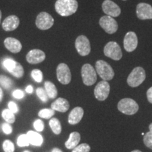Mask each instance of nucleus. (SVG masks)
Segmentation results:
<instances>
[{"label": "nucleus", "mask_w": 152, "mask_h": 152, "mask_svg": "<svg viewBox=\"0 0 152 152\" xmlns=\"http://www.w3.org/2000/svg\"><path fill=\"white\" fill-rule=\"evenodd\" d=\"M78 8L77 0H57L55 10L60 16L66 17L75 14Z\"/></svg>", "instance_id": "nucleus-1"}, {"label": "nucleus", "mask_w": 152, "mask_h": 152, "mask_svg": "<svg viewBox=\"0 0 152 152\" xmlns=\"http://www.w3.org/2000/svg\"><path fill=\"white\" fill-rule=\"evenodd\" d=\"M95 67L96 73L99 74L101 78L103 79V80L109 81L113 78L115 75L114 71L107 62L103 60H99L95 64Z\"/></svg>", "instance_id": "nucleus-2"}, {"label": "nucleus", "mask_w": 152, "mask_h": 152, "mask_svg": "<svg viewBox=\"0 0 152 152\" xmlns=\"http://www.w3.org/2000/svg\"><path fill=\"white\" fill-rule=\"evenodd\" d=\"M146 78V73L143 68L136 67L128 75L127 82L129 86L136 87L140 85Z\"/></svg>", "instance_id": "nucleus-3"}, {"label": "nucleus", "mask_w": 152, "mask_h": 152, "mask_svg": "<svg viewBox=\"0 0 152 152\" xmlns=\"http://www.w3.org/2000/svg\"><path fill=\"white\" fill-rule=\"evenodd\" d=\"M118 109L126 115H133L138 111L139 106L135 101L132 99L125 98L118 102Z\"/></svg>", "instance_id": "nucleus-4"}, {"label": "nucleus", "mask_w": 152, "mask_h": 152, "mask_svg": "<svg viewBox=\"0 0 152 152\" xmlns=\"http://www.w3.org/2000/svg\"><path fill=\"white\" fill-rule=\"evenodd\" d=\"M81 75L83 83L87 86H92L96 83L97 76L96 71L90 64H84L81 69Z\"/></svg>", "instance_id": "nucleus-5"}, {"label": "nucleus", "mask_w": 152, "mask_h": 152, "mask_svg": "<svg viewBox=\"0 0 152 152\" xmlns=\"http://www.w3.org/2000/svg\"><path fill=\"white\" fill-rule=\"evenodd\" d=\"M104 53L106 56L115 61L121 60L123 56L121 47L117 42L113 41L109 42L106 44L104 48Z\"/></svg>", "instance_id": "nucleus-6"}, {"label": "nucleus", "mask_w": 152, "mask_h": 152, "mask_svg": "<svg viewBox=\"0 0 152 152\" xmlns=\"http://www.w3.org/2000/svg\"><path fill=\"white\" fill-rule=\"evenodd\" d=\"M54 23V19L47 12L39 13L36 18L35 24L38 29L46 30L50 29Z\"/></svg>", "instance_id": "nucleus-7"}, {"label": "nucleus", "mask_w": 152, "mask_h": 152, "mask_svg": "<svg viewBox=\"0 0 152 152\" xmlns=\"http://www.w3.org/2000/svg\"><path fill=\"white\" fill-rule=\"evenodd\" d=\"M75 47L77 53L82 56H87L91 52L90 40L85 35H80L76 38Z\"/></svg>", "instance_id": "nucleus-8"}, {"label": "nucleus", "mask_w": 152, "mask_h": 152, "mask_svg": "<svg viewBox=\"0 0 152 152\" xmlns=\"http://www.w3.org/2000/svg\"><path fill=\"white\" fill-rule=\"evenodd\" d=\"M101 28L103 29L106 33L113 34L118 29V24L116 20L113 17L109 16H102L99 21Z\"/></svg>", "instance_id": "nucleus-9"}, {"label": "nucleus", "mask_w": 152, "mask_h": 152, "mask_svg": "<svg viewBox=\"0 0 152 152\" xmlns=\"http://www.w3.org/2000/svg\"><path fill=\"white\" fill-rule=\"evenodd\" d=\"M56 76L58 80L63 85H68L71 83V73L67 64L64 63L58 64L56 68Z\"/></svg>", "instance_id": "nucleus-10"}, {"label": "nucleus", "mask_w": 152, "mask_h": 152, "mask_svg": "<svg viewBox=\"0 0 152 152\" xmlns=\"http://www.w3.org/2000/svg\"><path fill=\"white\" fill-rule=\"evenodd\" d=\"M110 85L107 81L102 80L96 85L94 88V96L99 101H104L109 96Z\"/></svg>", "instance_id": "nucleus-11"}, {"label": "nucleus", "mask_w": 152, "mask_h": 152, "mask_svg": "<svg viewBox=\"0 0 152 152\" xmlns=\"http://www.w3.org/2000/svg\"><path fill=\"white\" fill-rule=\"evenodd\" d=\"M104 14L111 17H118L121 14V9L119 6L111 0H104L102 5Z\"/></svg>", "instance_id": "nucleus-12"}, {"label": "nucleus", "mask_w": 152, "mask_h": 152, "mask_svg": "<svg viewBox=\"0 0 152 152\" xmlns=\"http://www.w3.org/2000/svg\"><path fill=\"white\" fill-rule=\"evenodd\" d=\"M138 39L136 33L130 31L126 33L123 39V46L124 49L128 52H132L137 47Z\"/></svg>", "instance_id": "nucleus-13"}, {"label": "nucleus", "mask_w": 152, "mask_h": 152, "mask_svg": "<svg viewBox=\"0 0 152 152\" xmlns=\"http://www.w3.org/2000/svg\"><path fill=\"white\" fill-rule=\"evenodd\" d=\"M137 16L140 20L152 19V7L147 3H140L137 6Z\"/></svg>", "instance_id": "nucleus-14"}, {"label": "nucleus", "mask_w": 152, "mask_h": 152, "mask_svg": "<svg viewBox=\"0 0 152 152\" xmlns=\"http://www.w3.org/2000/svg\"><path fill=\"white\" fill-rule=\"evenodd\" d=\"M46 55L40 49H32L26 55V60L30 64H37L44 61Z\"/></svg>", "instance_id": "nucleus-15"}, {"label": "nucleus", "mask_w": 152, "mask_h": 152, "mask_svg": "<svg viewBox=\"0 0 152 152\" xmlns=\"http://www.w3.org/2000/svg\"><path fill=\"white\" fill-rule=\"evenodd\" d=\"M20 24V20L18 17L15 15H11L7 16L2 23V28L5 31H13L18 27Z\"/></svg>", "instance_id": "nucleus-16"}, {"label": "nucleus", "mask_w": 152, "mask_h": 152, "mask_svg": "<svg viewBox=\"0 0 152 152\" xmlns=\"http://www.w3.org/2000/svg\"><path fill=\"white\" fill-rule=\"evenodd\" d=\"M4 46L9 52L17 54L20 52L22 49V45L18 39L14 37H7L6 38L4 42Z\"/></svg>", "instance_id": "nucleus-17"}, {"label": "nucleus", "mask_w": 152, "mask_h": 152, "mask_svg": "<svg viewBox=\"0 0 152 152\" xmlns=\"http://www.w3.org/2000/svg\"><path fill=\"white\" fill-rule=\"evenodd\" d=\"M83 115H84V110L81 107L77 106L74 108L68 115V123L71 125L77 124L83 118Z\"/></svg>", "instance_id": "nucleus-18"}, {"label": "nucleus", "mask_w": 152, "mask_h": 152, "mask_svg": "<svg viewBox=\"0 0 152 152\" xmlns=\"http://www.w3.org/2000/svg\"><path fill=\"white\" fill-rule=\"evenodd\" d=\"M51 107H52V109L54 110V111L65 113V112L69 109L70 104L68 100H66V99L60 97L53 102L52 105H51Z\"/></svg>", "instance_id": "nucleus-19"}, {"label": "nucleus", "mask_w": 152, "mask_h": 152, "mask_svg": "<svg viewBox=\"0 0 152 152\" xmlns=\"http://www.w3.org/2000/svg\"><path fill=\"white\" fill-rule=\"evenodd\" d=\"M29 142L35 147H40L43 143V137L40 134L35 131H28L27 134Z\"/></svg>", "instance_id": "nucleus-20"}, {"label": "nucleus", "mask_w": 152, "mask_h": 152, "mask_svg": "<svg viewBox=\"0 0 152 152\" xmlns=\"http://www.w3.org/2000/svg\"><path fill=\"white\" fill-rule=\"evenodd\" d=\"M80 141V134L77 132H73L70 134L69 138L66 142L65 146L68 149H73L75 147L78 145Z\"/></svg>", "instance_id": "nucleus-21"}, {"label": "nucleus", "mask_w": 152, "mask_h": 152, "mask_svg": "<svg viewBox=\"0 0 152 152\" xmlns=\"http://www.w3.org/2000/svg\"><path fill=\"white\" fill-rule=\"evenodd\" d=\"M45 90L50 99H55L58 94L56 86L50 81H46L45 83Z\"/></svg>", "instance_id": "nucleus-22"}, {"label": "nucleus", "mask_w": 152, "mask_h": 152, "mask_svg": "<svg viewBox=\"0 0 152 152\" xmlns=\"http://www.w3.org/2000/svg\"><path fill=\"white\" fill-rule=\"evenodd\" d=\"M9 73H11V75H14L16 78H21L24 75L23 67L20 63L16 61L14 67L11 69V71Z\"/></svg>", "instance_id": "nucleus-23"}, {"label": "nucleus", "mask_w": 152, "mask_h": 152, "mask_svg": "<svg viewBox=\"0 0 152 152\" xmlns=\"http://www.w3.org/2000/svg\"><path fill=\"white\" fill-rule=\"evenodd\" d=\"M49 126L53 131V132L56 134H59L61 132V125L60 121L56 118H53L49 121Z\"/></svg>", "instance_id": "nucleus-24"}, {"label": "nucleus", "mask_w": 152, "mask_h": 152, "mask_svg": "<svg viewBox=\"0 0 152 152\" xmlns=\"http://www.w3.org/2000/svg\"><path fill=\"white\" fill-rule=\"evenodd\" d=\"M1 115H2V118L5 120V121L7 123H9V124H12L15 122V115L13 112H11L10 110L8 109H4L2 111V113H1Z\"/></svg>", "instance_id": "nucleus-25"}, {"label": "nucleus", "mask_w": 152, "mask_h": 152, "mask_svg": "<svg viewBox=\"0 0 152 152\" xmlns=\"http://www.w3.org/2000/svg\"><path fill=\"white\" fill-rule=\"evenodd\" d=\"M0 85L6 90H9L13 86V81L7 76L0 75Z\"/></svg>", "instance_id": "nucleus-26"}, {"label": "nucleus", "mask_w": 152, "mask_h": 152, "mask_svg": "<svg viewBox=\"0 0 152 152\" xmlns=\"http://www.w3.org/2000/svg\"><path fill=\"white\" fill-rule=\"evenodd\" d=\"M54 111L52 109H44L39 111L38 115H39V117L42 118L49 119L51 118L54 115Z\"/></svg>", "instance_id": "nucleus-27"}, {"label": "nucleus", "mask_w": 152, "mask_h": 152, "mask_svg": "<svg viewBox=\"0 0 152 152\" xmlns=\"http://www.w3.org/2000/svg\"><path fill=\"white\" fill-rule=\"evenodd\" d=\"M17 144L20 147H27L29 145L30 142L27 134H20V136H18L17 139Z\"/></svg>", "instance_id": "nucleus-28"}, {"label": "nucleus", "mask_w": 152, "mask_h": 152, "mask_svg": "<svg viewBox=\"0 0 152 152\" xmlns=\"http://www.w3.org/2000/svg\"><path fill=\"white\" fill-rule=\"evenodd\" d=\"M36 93H37V96L39 97V99L42 101V102H47V101H48L49 96L48 95H47L45 89L42 88V87H38L37 90H36Z\"/></svg>", "instance_id": "nucleus-29"}, {"label": "nucleus", "mask_w": 152, "mask_h": 152, "mask_svg": "<svg viewBox=\"0 0 152 152\" xmlns=\"http://www.w3.org/2000/svg\"><path fill=\"white\" fill-rule=\"evenodd\" d=\"M31 75L33 78L37 82V83H41L43 80V74L40 70L34 69L31 72Z\"/></svg>", "instance_id": "nucleus-30"}, {"label": "nucleus", "mask_w": 152, "mask_h": 152, "mask_svg": "<svg viewBox=\"0 0 152 152\" xmlns=\"http://www.w3.org/2000/svg\"><path fill=\"white\" fill-rule=\"evenodd\" d=\"M90 147L89 144L83 143L77 145L73 149L72 152H90Z\"/></svg>", "instance_id": "nucleus-31"}, {"label": "nucleus", "mask_w": 152, "mask_h": 152, "mask_svg": "<svg viewBox=\"0 0 152 152\" xmlns=\"http://www.w3.org/2000/svg\"><path fill=\"white\" fill-rule=\"evenodd\" d=\"M143 140L146 147L152 149V132L149 131L146 133L144 135Z\"/></svg>", "instance_id": "nucleus-32"}, {"label": "nucleus", "mask_w": 152, "mask_h": 152, "mask_svg": "<svg viewBox=\"0 0 152 152\" xmlns=\"http://www.w3.org/2000/svg\"><path fill=\"white\" fill-rule=\"evenodd\" d=\"M3 149L4 152H14L15 150L14 144L10 140H5L3 142Z\"/></svg>", "instance_id": "nucleus-33"}, {"label": "nucleus", "mask_w": 152, "mask_h": 152, "mask_svg": "<svg viewBox=\"0 0 152 152\" xmlns=\"http://www.w3.org/2000/svg\"><path fill=\"white\" fill-rule=\"evenodd\" d=\"M16 63V61L13 60L12 58H6V59L4 61L3 64L6 69H7L9 72H10L11 71V69L14 67Z\"/></svg>", "instance_id": "nucleus-34"}, {"label": "nucleus", "mask_w": 152, "mask_h": 152, "mask_svg": "<svg viewBox=\"0 0 152 152\" xmlns=\"http://www.w3.org/2000/svg\"><path fill=\"white\" fill-rule=\"evenodd\" d=\"M33 126H34V128H35L36 131H37V132H42V131L44 130V128H45L44 123L40 119L36 120L33 123Z\"/></svg>", "instance_id": "nucleus-35"}, {"label": "nucleus", "mask_w": 152, "mask_h": 152, "mask_svg": "<svg viewBox=\"0 0 152 152\" xmlns=\"http://www.w3.org/2000/svg\"><path fill=\"white\" fill-rule=\"evenodd\" d=\"M2 130L4 133H5L6 134H10L12 132V127L9 123H4L2 125Z\"/></svg>", "instance_id": "nucleus-36"}, {"label": "nucleus", "mask_w": 152, "mask_h": 152, "mask_svg": "<svg viewBox=\"0 0 152 152\" xmlns=\"http://www.w3.org/2000/svg\"><path fill=\"white\" fill-rule=\"evenodd\" d=\"M9 109L14 113H18V106L14 102H9L8 104Z\"/></svg>", "instance_id": "nucleus-37"}, {"label": "nucleus", "mask_w": 152, "mask_h": 152, "mask_svg": "<svg viewBox=\"0 0 152 152\" xmlns=\"http://www.w3.org/2000/svg\"><path fill=\"white\" fill-rule=\"evenodd\" d=\"M12 94H13V96H14V98L18 99H20L24 97V92L20 90H16L14 91Z\"/></svg>", "instance_id": "nucleus-38"}, {"label": "nucleus", "mask_w": 152, "mask_h": 152, "mask_svg": "<svg viewBox=\"0 0 152 152\" xmlns=\"http://www.w3.org/2000/svg\"><path fill=\"white\" fill-rule=\"evenodd\" d=\"M147 96L148 101H149L150 103L152 104V87H150L149 90H147Z\"/></svg>", "instance_id": "nucleus-39"}, {"label": "nucleus", "mask_w": 152, "mask_h": 152, "mask_svg": "<svg viewBox=\"0 0 152 152\" xmlns=\"http://www.w3.org/2000/svg\"><path fill=\"white\" fill-rule=\"evenodd\" d=\"M26 92L28 93H29V94H32V93L33 92V87L32 85H28V86L26 87Z\"/></svg>", "instance_id": "nucleus-40"}, {"label": "nucleus", "mask_w": 152, "mask_h": 152, "mask_svg": "<svg viewBox=\"0 0 152 152\" xmlns=\"http://www.w3.org/2000/svg\"><path fill=\"white\" fill-rule=\"evenodd\" d=\"M2 98H3V91L1 90V87H0V102H1V100H2Z\"/></svg>", "instance_id": "nucleus-41"}, {"label": "nucleus", "mask_w": 152, "mask_h": 152, "mask_svg": "<svg viewBox=\"0 0 152 152\" xmlns=\"http://www.w3.org/2000/svg\"><path fill=\"white\" fill-rule=\"evenodd\" d=\"M52 152H63L61 150L58 149V148H54V149H52Z\"/></svg>", "instance_id": "nucleus-42"}, {"label": "nucleus", "mask_w": 152, "mask_h": 152, "mask_svg": "<svg viewBox=\"0 0 152 152\" xmlns=\"http://www.w3.org/2000/svg\"><path fill=\"white\" fill-rule=\"evenodd\" d=\"M149 131H150V132H152V123H151V124L149 125Z\"/></svg>", "instance_id": "nucleus-43"}, {"label": "nucleus", "mask_w": 152, "mask_h": 152, "mask_svg": "<svg viewBox=\"0 0 152 152\" xmlns=\"http://www.w3.org/2000/svg\"><path fill=\"white\" fill-rule=\"evenodd\" d=\"M131 152H142V151H140V150H134V151H132Z\"/></svg>", "instance_id": "nucleus-44"}, {"label": "nucleus", "mask_w": 152, "mask_h": 152, "mask_svg": "<svg viewBox=\"0 0 152 152\" xmlns=\"http://www.w3.org/2000/svg\"><path fill=\"white\" fill-rule=\"evenodd\" d=\"M1 11L0 10V23H1Z\"/></svg>", "instance_id": "nucleus-45"}, {"label": "nucleus", "mask_w": 152, "mask_h": 152, "mask_svg": "<svg viewBox=\"0 0 152 152\" xmlns=\"http://www.w3.org/2000/svg\"><path fill=\"white\" fill-rule=\"evenodd\" d=\"M23 152H30V151H24Z\"/></svg>", "instance_id": "nucleus-46"}, {"label": "nucleus", "mask_w": 152, "mask_h": 152, "mask_svg": "<svg viewBox=\"0 0 152 152\" xmlns=\"http://www.w3.org/2000/svg\"><path fill=\"white\" fill-rule=\"evenodd\" d=\"M123 1H126V0H123Z\"/></svg>", "instance_id": "nucleus-47"}]
</instances>
